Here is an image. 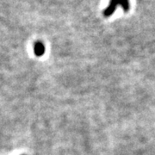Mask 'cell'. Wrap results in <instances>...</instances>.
<instances>
[{
  "label": "cell",
  "mask_w": 155,
  "mask_h": 155,
  "mask_svg": "<svg viewBox=\"0 0 155 155\" xmlns=\"http://www.w3.org/2000/svg\"><path fill=\"white\" fill-rule=\"evenodd\" d=\"M34 51H35V54L38 57H41L45 53V46L42 42L37 41L35 42V47H34Z\"/></svg>",
  "instance_id": "cell-2"
},
{
  "label": "cell",
  "mask_w": 155,
  "mask_h": 155,
  "mask_svg": "<svg viewBox=\"0 0 155 155\" xmlns=\"http://www.w3.org/2000/svg\"><path fill=\"white\" fill-rule=\"evenodd\" d=\"M117 5H122L123 10L125 11H127L129 10V2H128V0H110V3L109 6L104 11V16L105 17H110V15H112L115 12V10H116Z\"/></svg>",
  "instance_id": "cell-1"
}]
</instances>
